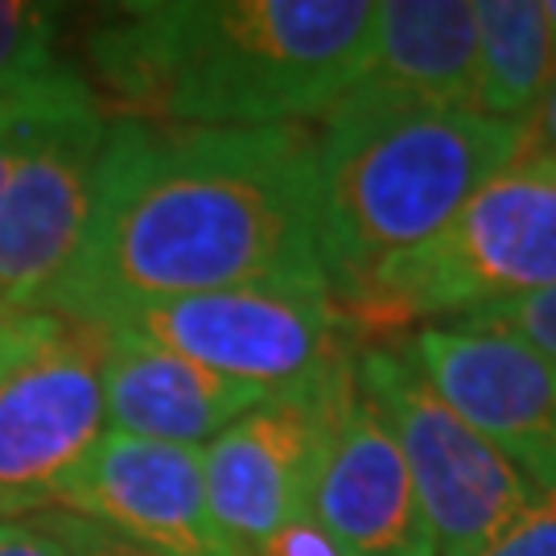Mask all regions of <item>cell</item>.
Segmentation results:
<instances>
[{
    "mask_svg": "<svg viewBox=\"0 0 556 556\" xmlns=\"http://www.w3.org/2000/svg\"><path fill=\"white\" fill-rule=\"evenodd\" d=\"M62 9L34 0H0V100L25 96L50 79L59 62Z\"/></svg>",
    "mask_w": 556,
    "mask_h": 556,
    "instance_id": "2e32d148",
    "label": "cell"
},
{
    "mask_svg": "<svg viewBox=\"0 0 556 556\" xmlns=\"http://www.w3.org/2000/svg\"><path fill=\"white\" fill-rule=\"evenodd\" d=\"M108 124L100 91L75 66H62L46 87L34 140L0 202L4 309L46 314V301L87 231Z\"/></svg>",
    "mask_w": 556,
    "mask_h": 556,
    "instance_id": "52a82bcc",
    "label": "cell"
},
{
    "mask_svg": "<svg viewBox=\"0 0 556 556\" xmlns=\"http://www.w3.org/2000/svg\"><path fill=\"white\" fill-rule=\"evenodd\" d=\"M239 285H326L309 124L178 128L116 116L87 231L46 314L103 326L149 301Z\"/></svg>",
    "mask_w": 556,
    "mask_h": 556,
    "instance_id": "6da1fadb",
    "label": "cell"
},
{
    "mask_svg": "<svg viewBox=\"0 0 556 556\" xmlns=\"http://www.w3.org/2000/svg\"><path fill=\"white\" fill-rule=\"evenodd\" d=\"M41 516L62 536L71 556H157L149 553V548H140V544H132V540L116 536L112 528H103L96 519L71 516V511H41Z\"/></svg>",
    "mask_w": 556,
    "mask_h": 556,
    "instance_id": "ffe728a7",
    "label": "cell"
},
{
    "mask_svg": "<svg viewBox=\"0 0 556 556\" xmlns=\"http://www.w3.org/2000/svg\"><path fill=\"white\" fill-rule=\"evenodd\" d=\"M482 556H556V491H536L528 511Z\"/></svg>",
    "mask_w": 556,
    "mask_h": 556,
    "instance_id": "d6986e66",
    "label": "cell"
},
{
    "mask_svg": "<svg viewBox=\"0 0 556 556\" xmlns=\"http://www.w3.org/2000/svg\"><path fill=\"white\" fill-rule=\"evenodd\" d=\"M355 383L404 454L438 556H482L528 511L536 486L457 417L400 346L358 342Z\"/></svg>",
    "mask_w": 556,
    "mask_h": 556,
    "instance_id": "5b68a950",
    "label": "cell"
},
{
    "mask_svg": "<svg viewBox=\"0 0 556 556\" xmlns=\"http://www.w3.org/2000/svg\"><path fill=\"white\" fill-rule=\"evenodd\" d=\"M371 0H144L87 38L124 116L178 128H280L326 116L367 59Z\"/></svg>",
    "mask_w": 556,
    "mask_h": 556,
    "instance_id": "7a4b0ae2",
    "label": "cell"
},
{
    "mask_svg": "<svg viewBox=\"0 0 556 556\" xmlns=\"http://www.w3.org/2000/svg\"><path fill=\"white\" fill-rule=\"evenodd\" d=\"M50 511L96 519L157 556H248L206 498L202 450L103 429Z\"/></svg>",
    "mask_w": 556,
    "mask_h": 556,
    "instance_id": "8fae6325",
    "label": "cell"
},
{
    "mask_svg": "<svg viewBox=\"0 0 556 556\" xmlns=\"http://www.w3.org/2000/svg\"><path fill=\"white\" fill-rule=\"evenodd\" d=\"M478 75L470 108L503 124L536 116L556 83V46L540 0H478Z\"/></svg>",
    "mask_w": 556,
    "mask_h": 556,
    "instance_id": "9a60e30c",
    "label": "cell"
},
{
    "mask_svg": "<svg viewBox=\"0 0 556 556\" xmlns=\"http://www.w3.org/2000/svg\"><path fill=\"white\" fill-rule=\"evenodd\" d=\"M309 523L338 556H438L404 454L358 392L321 462Z\"/></svg>",
    "mask_w": 556,
    "mask_h": 556,
    "instance_id": "7c38bea8",
    "label": "cell"
},
{
    "mask_svg": "<svg viewBox=\"0 0 556 556\" xmlns=\"http://www.w3.org/2000/svg\"><path fill=\"white\" fill-rule=\"evenodd\" d=\"M103 425L100 330L59 318L0 371V519L50 511Z\"/></svg>",
    "mask_w": 556,
    "mask_h": 556,
    "instance_id": "9c48e42d",
    "label": "cell"
},
{
    "mask_svg": "<svg viewBox=\"0 0 556 556\" xmlns=\"http://www.w3.org/2000/svg\"><path fill=\"white\" fill-rule=\"evenodd\" d=\"M544 17H548V29H553V46H556V0H544Z\"/></svg>",
    "mask_w": 556,
    "mask_h": 556,
    "instance_id": "cb8c5ba5",
    "label": "cell"
},
{
    "mask_svg": "<svg viewBox=\"0 0 556 556\" xmlns=\"http://www.w3.org/2000/svg\"><path fill=\"white\" fill-rule=\"evenodd\" d=\"M528 128L475 108L342 100L318 137V260L338 305L433 239L523 153Z\"/></svg>",
    "mask_w": 556,
    "mask_h": 556,
    "instance_id": "3957f363",
    "label": "cell"
},
{
    "mask_svg": "<svg viewBox=\"0 0 556 556\" xmlns=\"http://www.w3.org/2000/svg\"><path fill=\"white\" fill-rule=\"evenodd\" d=\"M478 75V25L470 0L376 4L367 59L351 100L470 108Z\"/></svg>",
    "mask_w": 556,
    "mask_h": 556,
    "instance_id": "5bb4252c",
    "label": "cell"
},
{
    "mask_svg": "<svg viewBox=\"0 0 556 556\" xmlns=\"http://www.w3.org/2000/svg\"><path fill=\"white\" fill-rule=\"evenodd\" d=\"M355 392L351 358L309 383L268 396L227 425L211 445H202L211 511L248 556L309 519L314 482Z\"/></svg>",
    "mask_w": 556,
    "mask_h": 556,
    "instance_id": "ba28073f",
    "label": "cell"
},
{
    "mask_svg": "<svg viewBox=\"0 0 556 556\" xmlns=\"http://www.w3.org/2000/svg\"><path fill=\"white\" fill-rule=\"evenodd\" d=\"M54 326H59L54 314H17L0 305V371L13 367L21 355H29Z\"/></svg>",
    "mask_w": 556,
    "mask_h": 556,
    "instance_id": "7402d4cb",
    "label": "cell"
},
{
    "mask_svg": "<svg viewBox=\"0 0 556 556\" xmlns=\"http://www.w3.org/2000/svg\"><path fill=\"white\" fill-rule=\"evenodd\" d=\"M54 75H59V71H54ZM54 75H50V79H54ZM50 79H41L38 87H29L25 96L4 100V108H0V202L9 194V181H13L21 157H25L29 140H34V128H38L41 100H46Z\"/></svg>",
    "mask_w": 556,
    "mask_h": 556,
    "instance_id": "ac0fdd59",
    "label": "cell"
},
{
    "mask_svg": "<svg viewBox=\"0 0 556 556\" xmlns=\"http://www.w3.org/2000/svg\"><path fill=\"white\" fill-rule=\"evenodd\" d=\"M450 326L454 330H475V334L511 338V342H523L540 355L556 358V285L528 293V298H507L495 301V305H482V309H470Z\"/></svg>",
    "mask_w": 556,
    "mask_h": 556,
    "instance_id": "e0dca14e",
    "label": "cell"
},
{
    "mask_svg": "<svg viewBox=\"0 0 556 556\" xmlns=\"http://www.w3.org/2000/svg\"><path fill=\"white\" fill-rule=\"evenodd\" d=\"M0 556H71V548L38 511L0 519Z\"/></svg>",
    "mask_w": 556,
    "mask_h": 556,
    "instance_id": "44dd1931",
    "label": "cell"
},
{
    "mask_svg": "<svg viewBox=\"0 0 556 556\" xmlns=\"http://www.w3.org/2000/svg\"><path fill=\"white\" fill-rule=\"evenodd\" d=\"M528 153H544V157H556V83L548 87L544 103L536 108V116L528 119Z\"/></svg>",
    "mask_w": 556,
    "mask_h": 556,
    "instance_id": "603a6c76",
    "label": "cell"
},
{
    "mask_svg": "<svg viewBox=\"0 0 556 556\" xmlns=\"http://www.w3.org/2000/svg\"><path fill=\"white\" fill-rule=\"evenodd\" d=\"M103 326H124L273 396L351 363L358 346L355 326L330 285H239L149 301Z\"/></svg>",
    "mask_w": 556,
    "mask_h": 556,
    "instance_id": "8992f818",
    "label": "cell"
},
{
    "mask_svg": "<svg viewBox=\"0 0 556 556\" xmlns=\"http://www.w3.org/2000/svg\"><path fill=\"white\" fill-rule=\"evenodd\" d=\"M100 330V388L108 429L128 438L202 450L227 425L273 396L256 383L219 376L124 326Z\"/></svg>",
    "mask_w": 556,
    "mask_h": 556,
    "instance_id": "4fadbf2b",
    "label": "cell"
},
{
    "mask_svg": "<svg viewBox=\"0 0 556 556\" xmlns=\"http://www.w3.org/2000/svg\"><path fill=\"white\" fill-rule=\"evenodd\" d=\"M556 285V157L519 153L433 239L379 264L346 301L351 326L462 318Z\"/></svg>",
    "mask_w": 556,
    "mask_h": 556,
    "instance_id": "277c9868",
    "label": "cell"
},
{
    "mask_svg": "<svg viewBox=\"0 0 556 556\" xmlns=\"http://www.w3.org/2000/svg\"><path fill=\"white\" fill-rule=\"evenodd\" d=\"M0 108H4V100H0Z\"/></svg>",
    "mask_w": 556,
    "mask_h": 556,
    "instance_id": "d4e9b609",
    "label": "cell"
},
{
    "mask_svg": "<svg viewBox=\"0 0 556 556\" xmlns=\"http://www.w3.org/2000/svg\"><path fill=\"white\" fill-rule=\"evenodd\" d=\"M400 355L536 491H556V358L454 326L408 334Z\"/></svg>",
    "mask_w": 556,
    "mask_h": 556,
    "instance_id": "30bf717a",
    "label": "cell"
}]
</instances>
